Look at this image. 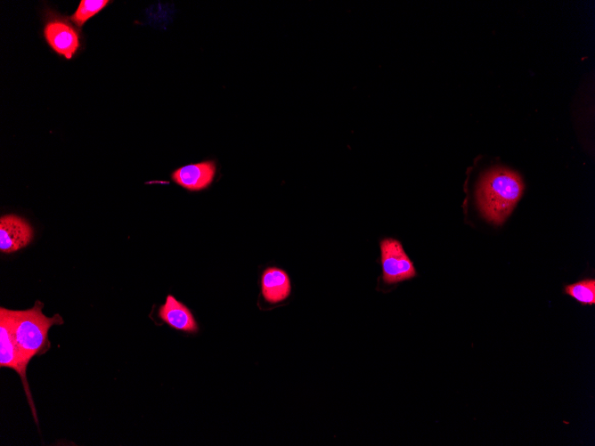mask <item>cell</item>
Listing matches in <instances>:
<instances>
[{"label": "cell", "mask_w": 595, "mask_h": 446, "mask_svg": "<svg viewBox=\"0 0 595 446\" xmlns=\"http://www.w3.org/2000/svg\"><path fill=\"white\" fill-rule=\"evenodd\" d=\"M524 190L520 176L505 168L485 173L477 186V200L483 216L501 224L510 215Z\"/></svg>", "instance_id": "cell-1"}, {"label": "cell", "mask_w": 595, "mask_h": 446, "mask_svg": "<svg viewBox=\"0 0 595 446\" xmlns=\"http://www.w3.org/2000/svg\"><path fill=\"white\" fill-rule=\"evenodd\" d=\"M43 308L44 304L37 300L29 309L14 310L13 334L27 365L33 357L50 349L49 329L63 323L60 314L47 317L43 313Z\"/></svg>", "instance_id": "cell-2"}, {"label": "cell", "mask_w": 595, "mask_h": 446, "mask_svg": "<svg viewBox=\"0 0 595 446\" xmlns=\"http://www.w3.org/2000/svg\"><path fill=\"white\" fill-rule=\"evenodd\" d=\"M379 263L381 274L377 289L385 291L397 284L417 276L413 262L397 239L384 237L379 239Z\"/></svg>", "instance_id": "cell-3"}, {"label": "cell", "mask_w": 595, "mask_h": 446, "mask_svg": "<svg viewBox=\"0 0 595 446\" xmlns=\"http://www.w3.org/2000/svg\"><path fill=\"white\" fill-rule=\"evenodd\" d=\"M14 310L4 307L0 309V367L9 368L17 372L21 379L22 385L37 425V417L35 404L27 380V368L20 348L16 343L14 334Z\"/></svg>", "instance_id": "cell-4"}, {"label": "cell", "mask_w": 595, "mask_h": 446, "mask_svg": "<svg viewBox=\"0 0 595 446\" xmlns=\"http://www.w3.org/2000/svg\"><path fill=\"white\" fill-rule=\"evenodd\" d=\"M44 36L49 46L68 60L71 59L80 47L77 29L61 18H53L46 21Z\"/></svg>", "instance_id": "cell-5"}, {"label": "cell", "mask_w": 595, "mask_h": 446, "mask_svg": "<svg viewBox=\"0 0 595 446\" xmlns=\"http://www.w3.org/2000/svg\"><path fill=\"white\" fill-rule=\"evenodd\" d=\"M33 238V230L23 218L6 215L0 219V250L9 254L26 247Z\"/></svg>", "instance_id": "cell-6"}, {"label": "cell", "mask_w": 595, "mask_h": 446, "mask_svg": "<svg viewBox=\"0 0 595 446\" xmlns=\"http://www.w3.org/2000/svg\"><path fill=\"white\" fill-rule=\"evenodd\" d=\"M216 174V164L208 160L181 166L172 173V180L188 191L208 188Z\"/></svg>", "instance_id": "cell-7"}, {"label": "cell", "mask_w": 595, "mask_h": 446, "mask_svg": "<svg viewBox=\"0 0 595 446\" xmlns=\"http://www.w3.org/2000/svg\"><path fill=\"white\" fill-rule=\"evenodd\" d=\"M291 292L288 273L281 268H266L261 276V293L265 302L278 304L286 300Z\"/></svg>", "instance_id": "cell-8"}, {"label": "cell", "mask_w": 595, "mask_h": 446, "mask_svg": "<svg viewBox=\"0 0 595 446\" xmlns=\"http://www.w3.org/2000/svg\"><path fill=\"white\" fill-rule=\"evenodd\" d=\"M159 317L169 327L188 333H196L198 324L192 312L172 295H168L166 302L159 307Z\"/></svg>", "instance_id": "cell-9"}, {"label": "cell", "mask_w": 595, "mask_h": 446, "mask_svg": "<svg viewBox=\"0 0 595 446\" xmlns=\"http://www.w3.org/2000/svg\"><path fill=\"white\" fill-rule=\"evenodd\" d=\"M565 293L583 305H593L595 304V280L586 279L573 284L566 285Z\"/></svg>", "instance_id": "cell-10"}, {"label": "cell", "mask_w": 595, "mask_h": 446, "mask_svg": "<svg viewBox=\"0 0 595 446\" xmlns=\"http://www.w3.org/2000/svg\"><path fill=\"white\" fill-rule=\"evenodd\" d=\"M110 1L108 0H82L70 20L77 27L83 26L89 19L100 12Z\"/></svg>", "instance_id": "cell-11"}]
</instances>
